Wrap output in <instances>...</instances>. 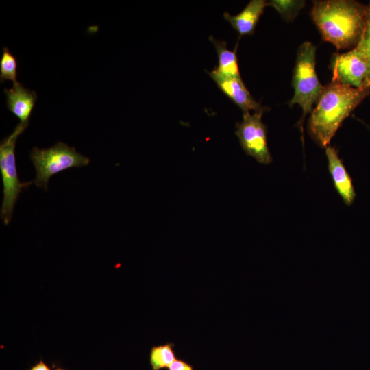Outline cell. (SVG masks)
I'll return each instance as SVG.
<instances>
[{
    "label": "cell",
    "instance_id": "15",
    "mask_svg": "<svg viewBox=\"0 0 370 370\" xmlns=\"http://www.w3.org/2000/svg\"><path fill=\"white\" fill-rule=\"evenodd\" d=\"M269 5L275 8L282 17L288 21L293 20L299 11L304 6V1L272 0Z\"/></svg>",
    "mask_w": 370,
    "mask_h": 370
},
{
    "label": "cell",
    "instance_id": "9",
    "mask_svg": "<svg viewBox=\"0 0 370 370\" xmlns=\"http://www.w3.org/2000/svg\"><path fill=\"white\" fill-rule=\"evenodd\" d=\"M328 165L335 190L341 197L344 203L351 206L356 197L352 180L334 147L325 148Z\"/></svg>",
    "mask_w": 370,
    "mask_h": 370
},
{
    "label": "cell",
    "instance_id": "7",
    "mask_svg": "<svg viewBox=\"0 0 370 370\" xmlns=\"http://www.w3.org/2000/svg\"><path fill=\"white\" fill-rule=\"evenodd\" d=\"M265 110L243 112V120L236 124V135L244 151L259 163L267 164L272 158L267 145V126L262 121Z\"/></svg>",
    "mask_w": 370,
    "mask_h": 370
},
{
    "label": "cell",
    "instance_id": "11",
    "mask_svg": "<svg viewBox=\"0 0 370 370\" xmlns=\"http://www.w3.org/2000/svg\"><path fill=\"white\" fill-rule=\"evenodd\" d=\"M267 5L269 3L267 1L251 0L238 14L232 16L225 12L223 17L240 36L251 35L254 32L259 18Z\"/></svg>",
    "mask_w": 370,
    "mask_h": 370
},
{
    "label": "cell",
    "instance_id": "12",
    "mask_svg": "<svg viewBox=\"0 0 370 370\" xmlns=\"http://www.w3.org/2000/svg\"><path fill=\"white\" fill-rule=\"evenodd\" d=\"M209 39L214 45L219 58L218 66L212 71L225 77L241 78L236 56L237 45L234 51H230L225 41L217 40L212 36Z\"/></svg>",
    "mask_w": 370,
    "mask_h": 370
},
{
    "label": "cell",
    "instance_id": "17",
    "mask_svg": "<svg viewBox=\"0 0 370 370\" xmlns=\"http://www.w3.org/2000/svg\"><path fill=\"white\" fill-rule=\"evenodd\" d=\"M168 370H194L193 365L182 359H176L168 367Z\"/></svg>",
    "mask_w": 370,
    "mask_h": 370
},
{
    "label": "cell",
    "instance_id": "4",
    "mask_svg": "<svg viewBox=\"0 0 370 370\" xmlns=\"http://www.w3.org/2000/svg\"><path fill=\"white\" fill-rule=\"evenodd\" d=\"M28 124L19 123L13 132L4 138L0 144V171L3 193L0 215L5 225L10 223L14 206L22 189L29 186L33 182H21L18 177L15 157L17 139L27 128Z\"/></svg>",
    "mask_w": 370,
    "mask_h": 370
},
{
    "label": "cell",
    "instance_id": "19",
    "mask_svg": "<svg viewBox=\"0 0 370 370\" xmlns=\"http://www.w3.org/2000/svg\"><path fill=\"white\" fill-rule=\"evenodd\" d=\"M55 370H65V369H62V368H57V369H55Z\"/></svg>",
    "mask_w": 370,
    "mask_h": 370
},
{
    "label": "cell",
    "instance_id": "6",
    "mask_svg": "<svg viewBox=\"0 0 370 370\" xmlns=\"http://www.w3.org/2000/svg\"><path fill=\"white\" fill-rule=\"evenodd\" d=\"M332 80L356 88H369L370 66L364 51L356 45L350 51L333 55Z\"/></svg>",
    "mask_w": 370,
    "mask_h": 370
},
{
    "label": "cell",
    "instance_id": "3",
    "mask_svg": "<svg viewBox=\"0 0 370 370\" xmlns=\"http://www.w3.org/2000/svg\"><path fill=\"white\" fill-rule=\"evenodd\" d=\"M316 49L317 47L312 42H303L298 49L293 70L292 84L294 95L288 105L293 107L298 104L302 109L303 114L298 122L302 136L305 116L312 110L323 88L315 70Z\"/></svg>",
    "mask_w": 370,
    "mask_h": 370
},
{
    "label": "cell",
    "instance_id": "8",
    "mask_svg": "<svg viewBox=\"0 0 370 370\" xmlns=\"http://www.w3.org/2000/svg\"><path fill=\"white\" fill-rule=\"evenodd\" d=\"M207 72L216 82L219 88L237 105L243 112L269 110V108L262 106L253 98L241 78L225 77L213 71Z\"/></svg>",
    "mask_w": 370,
    "mask_h": 370
},
{
    "label": "cell",
    "instance_id": "5",
    "mask_svg": "<svg viewBox=\"0 0 370 370\" xmlns=\"http://www.w3.org/2000/svg\"><path fill=\"white\" fill-rule=\"evenodd\" d=\"M29 158L36 172L34 182L45 190H47L49 180L53 175L70 168L87 166L90 162L88 157L62 142L45 149L34 147Z\"/></svg>",
    "mask_w": 370,
    "mask_h": 370
},
{
    "label": "cell",
    "instance_id": "2",
    "mask_svg": "<svg viewBox=\"0 0 370 370\" xmlns=\"http://www.w3.org/2000/svg\"><path fill=\"white\" fill-rule=\"evenodd\" d=\"M369 95V88H356L334 80L323 86L308 125L316 143L323 148L329 146L343 121Z\"/></svg>",
    "mask_w": 370,
    "mask_h": 370
},
{
    "label": "cell",
    "instance_id": "1",
    "mask_svg": "<svg viewBox=\"0 0 370 370\" xmlns=\"http://www.w3.org/2000/svg\"><path fill=\"white\" fill-rule=\"evenodd\" d=\"M310 16L324 41L338 50L353 49L365 31L368 5L352 0L314 1Z\"/></svg>",
    "mask_w": 370,
    "mask_h": 370
},
{
    "label": "cell",
    "instance_id": "16",
    "mask_svg": "<svg viewBox=\"0 0 370 370\" xmlns=\"http://www.w3.org/2000/svg\"><path fill=\"white\" fill-rule=\"evenodd\" d=\"M356 45H358L364 51L369 60L370 66V2L368 5V16L365 29L360 41Z\"/></svg>",
    "mask_w": 370,
    "mask_h": 370
},
{
    "label": "cell",
    "instance_id": "13",
    "mask_svg": "<svg viewBox=\"0 0 370 370\" xmlns=\"http://www.w3.org/2000/svg\"><path fill=\"white\" fill-rule=\"evenodd\" d=\"M174 347L175 344L172 342L152 346L149 353L151 370L168 368L177 359Z\"/></svg>",
    "mask_w": 370,
    "mask_h": 370
},
{
    "label": "cell",
    "instance_id": "14",
    "mask_svg": "<svg viewBox=\"0 0 370 370\" xmlns=\"http://www.w3.org/2000/svg\"><path fill=\"white\" fill-rule=\"evenodd\" d=\"M0 59V81L11 80L13 84L17 82V60L10 49L5 47L2 49Z\"/></svg>",
    "mask_w": 370,
    "mask_h": 370
},
{
    "label": "cell",
    "instance_id": "10",
    "mask_svg": "<svg viewBox=\"0 0 370 370\" xmlns=\"http://www.w3.org/2000/svg\"><path fill=\"white\" fill-rule=\"evenodd\" d=\"M4 93L8 110L21 121L20 123H29L37 99L36 92L17 82L13 84L12 88H4Z\"/></svg>",
    "mask_w": 370,
    "mask_h": 370
},
{
    "label": "cell",
    "instance_id": "18",
    "mask_svg": "<svg viewBox=\"0 0 370 370\" xmlns=\"http://www.w3.org/2000/svg\"><path fill=\"white\" fill-rule=\"evenodd\" d=\"M29 370H51V369L42 360H40L38 362L31 367Z\"/></svg>",
    "mask_w": 370,
    "mask_h": 370
}]
</instances>
